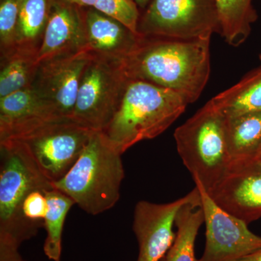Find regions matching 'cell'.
Returning <instances> with one entry per match:
<instances>
[{
    "instance_id": "5bb4252c",
    "label": "cell",
    "mask_w": 261,
    "mask_h": 261,
    "mask_svg": "<svg viewBox=\"0 0 261 261\" xmlns=\"http://www.w3.org/2000/svg\"><path fill=\"white\" fill-rule=\"evenodd\" d=\"M62 116L32 87L0 98V142L13 140Z\"/></svg>"
},
{
    "instance_id": "6da1fadb",
    "label": "cell",
    "mask_w": 261,
    "mask_h": 261,
    "mask_svg": "<svg viewBox=\"0 0 261 261\" xmlns=\"http://www.w3.org/2000/svg\"><path fill=\"white\" fill-rule=\"evenodd\" d=\"M211 39L142 36L121 60L122 68L128 80L171 89L192 104L200 97L210 77Z\"/></svg>"
},
{
    "instance_id": "52a82bcc",
    "label": "cell",
    "mask_w": 261,
    "mask_h": 261,
    "mask_svg": "<svg viewBox=\"0 0 261 261\" xmlns=\"http://www.w3.org/2000/svg\"><path fill=\"white\" fill-rule=\"evenodd\" d=\"M138 32L178 39L221 34L216 0H151L139 20Z\"/></svg>"
},
{
    "instance_id": "9c48e42d",
    "label": "cell",
    "mask_w": 261,
    "mask_h": 261,
    "mask_svg": "<svg viewBox=\"0 0 261 261\" xmlns=\"http://www.w3.org/2000/svg\"><path fill=\"white\" fill-rule=\"evenodd\" d=\"M204 212L206 243L199 261H233L261 249V237L248 224L218 205L204 187L195 182Z\"/></svg>"
},
{
    "instance_id": "7a4b0ae2",
    "label": "cell",
    "mask_w": 261,
    "mask_h": 261,
    "mask_svg": "<svg viewBox=\"0 0 261 261\" xmlns=\"http://www.w3.org/2000/svg\"><path fill=\"white\" fill-rule=\"evenodd\" d=\"M53 188L20 142H0V261L22 258L19 247L40 229L24 217V201L33 191Z\"/></svg>"
},
{
    "instance_id": "7402d4cb",
    "label": "cell",
    "mask_w": 261,
    "mask_h": 261,
    "mask_svg": "<svg viewBox=\"0 0 261 261\" xmlns=\"http://www.w3.org/2000/svg\"><path fill=\"white\" fill-rule=\"evenodd\" d=\"M45 195L48 210L44 220V227L47 231L44 252L49 260L61 261L65 221L75 203L68 196L55 188L46 191Z\"/></svg>"
},
{
    "instance_id": "5b68a950",
    "label": "cell",
    "mask_w": 261,
    "mask_h": 261,
    "mask_svg": "<svg viewBox=\"0 0 261 261\" xmlns=\"http://www.w3.org/2000/svg\"><path fill=\"white\" fill-rule=\"evenodd\" d=\"M180 157L194 181L210 191L229 168L226 116L209 100L174 132Z\"/></svg>"
},
{
    "instance_id": "484cf974",
    "label": "cell",
    "mask_w": 261,
    "mask_h": 261,
    "mask_svg": "<svg viewBox=\"0 0 261 261\" xmlns=\"http://www.w3.org/2000/svg\"><path fill=\"white\" fill-rule=\"evenodd\" d=\"M233 261H261V249L250 255Z\"/></svg>"
},
{
    "instance_id": "9a60e30c",
    "label": "cell",
    "mask_w": 261,
    "mask_h": 261,
    "mask_svg": "<svg viewBox=\"0 0 261 261\" xmlns=\"http://www.w3.org/2000/svg\"><path fill=\"white\" fill-rule=\"evenodd\" d=\"M83 10L87 49L94 56L121 61L133 50L139 39L126 25L94 8Z\"/></svg>"
},
{
    "instance_id": "4fadbf2b",
    "label": "cell",
    "mask_w": 261,
    "mask_h": 261,
    "mask_svg": "<svg viewBox=\"0 0 261 261\" xmlns=\"http://www.w3.org/2000/svg\"><path fill=\"white\" fill-rule=\"evenodd\" d=\"M85 49L82 8L65 0H51L47 25L36 56L37 64Z\"/></svg>"
},
{
    "instance_id": "ffe728a7",
    "label": "cell",
    "mask_w": 261,
    "mask_h": 261,
    "mask_svg": "<svg viewBox=\"0 0 261 261\" xmlns=\"http://www.w3.org/2000/svg\"><path fill=\"white\" fill-rule=\"evenodd\" d=\"M50 3L51 0H22L15 49L37 53L47 25Z\"/></svg>"
},
{
    "instance_id": "f1b7e54d",
    "label": "cell",
    "mask_w": 261,
    "mask_h": 261,
    "mask_svg": "<svg viewBox=\"0 0 261 261\" xmlns=\"http://www.w3.org/2000/svg\"><path fill=\"white\" fill-rule=\"evenodd\" d=\"M14 261H27V260H24L23 258H20V259H18V260H14Z\"/></svg>"
},
{
    "instance_id": "ac0fdd59",
    "label": "cell",
    "mask_w": 261,
    "mask_h": 261,
    "mask_svg": "<svg viewBox=\"0 0 261 261\" xmlns=\"http://www.w3.org/2000/svg\"><path fill=\"white\" fill-rule=\"evenodd\" d=\"M204 222L199 192L195 198L185 204L178 211L175 221L177 233L172 246L166 254V261H199L195 257V241Z\"/></svg>"
},
{
    "instance_id": "4316f807",
    "label": "cell",
    "mask_w": 261,
    "mask_h": 261,
    "mask_svg": "<svg viewBox=\"0 0 261 261\" xmlns=\"http://www.w3.org/2000/svg\"><path fill=\"white\" fill-rule=\"evenodd\" d=\"M134 1L135 2L136 4L138 5L139 8L145 9V8L148 6L151 0H134Z\"/></svg>"
},
{
    "instance_id": "cb8c5ba5",
    "label": "cell",
    "mask_w": 261,
    "mask_h": 261,
    "mask_svg": "<svg viewBox=\"0 0 261 261\" xmlns=\"http://www.w3.org/2000/svg\"><path fill=\"white\" fill-rule=\"evenodd\" d=\"M134 0H97L94 8L121 22L137 35L140 15ZM141 36V35H140Z\"/></svg>"
},
{
    "instance_id": "d4e9b609",
    "label": "cell",
    "mask_w": 261,
    "mask_h": 261,
    "mask_svg": "<svg viewBox=\"0 0 261 261\" xmlns=\"http://www.w3.org/2000/svg\"><path fill=\"white\" fill-rule=\"evenodd\" d=\"M48 203L45 192L35 190L31 192L23 205L25 219L39 228L44 226V220L47 214Z\"/></svg>"
},
{
    "instance_id": "7c38bea8",
    "label": "cell",
    "mask_w": 261,
    "mask_h": 261,
    "mask_svg": "<svg viewBox=\"0 0 261 261\" xmlns=\"http://www.w3.org/2000/svg\"><path fill=\"white\" fill-rule=\"evenodd\" d=\"M221 208L247 224L261 218V164L231 166L219 183L207 192Z\"/></svg>"
},
{
    "instance_id": "ba28073f",
    "label": "cell",
    "mask_w": 261,
    "mask_h": 261,
    "mask_svg": "<svg viewBox=\"0 0 261 261\" xmlns=\"http://www.w3.org/2000/svg\"><path fill=\"white\" fill-rule=\"evenodd\" d=\"M128 81L121 61L94 56L82 75L71 118L103 132L116 114Z\"/></svg>"
},
{
    "instance_id": "30bf717a",
    "label": "cell",
    "mask_w": 261,
    "mask_h": 261,
    "mask_svg": "<svg viewBox=\"0 0 261 261\" xmlns=\"http://www.w3.org/2000/svg\"><path fill=\"white\" fill-rule=\"evenodd\" d=\"M93 56L85 49L44 62L31 87L60 115L71 118L82 75Z\"/></svg>"
},
{
    "instance_id": "8fae6325",
    "label": "cell",
    "mask_w": 261,
    "mask_h": 261,
    "mask_svg": "<svg viewBox=\"0 0 261 261\" xmlns=\"http://www.w3.org/2000/svg\"><path fill=\"white\" fill-rule=\"evenodd\" d=\"M198 187L185 197L168 202L153 203L142 200L137 202L134 216L133 230L139 243L137 261H160L172 246L176 215L182 206L199 195Z\"/></svg>"
},
{
    "instance_id": "e0dca14e",
    "label": "cell",
    "mask_w": 261,
    "mask_h": 261,
    "mask_svg": "<svg viewBox=\"0 0 261 261\" xmlns=\"http://www.w3.org/2000/svg\"><path fill=\"white\" fill-rule=\"evenodd\" d=\"M260 61V65L238 83L211 99L225 116L261 111V55Z\"/></svg>"
},
{
    "instance_id": "3957f363",
    "label": "cell",
    "mask_w": 261,
    "mask_h": 261,
    "mask_svg": "<svg viewBox=\"0 0 261 261\" xmlns=\"http://www.w3.org/2000/svg\"><path fill=\"white\" fill-rule=\"evenodd\" d=\"M187 105L185 98L171 89L128 80L116 114L103 132L123 154L135 144L168 129Z\"/></svg>"
},
{
    "instance_id": "8992f818",
    "label": "cell",
    "mask_w": 261,
    "mask_h": 261,
    "mask_svg": "<svg viewBox=\"0 0 261 261\" xmlns=\"http://www.w3.org/2000/svg\"><path fill=\"white\" fill-rule=\"evenodd\" d=\"M93 132L70 117L62 116L8 140L20 142L42 174L53 183L73 167Z\"/></svg>"
},
{
    "instance_id": "83f0119b",
    "label": "cell",
    "mask_w": 261,
    "mask_h": 261,
    "mask_svg": "<svg viewBox=\"0 0 261 261\" xmlns=\"http://www.w3.org/2000/svg\"><path fill=\"white\" fill-rule=\"evenodd\" d=\"M257 162L260 163L261 164V152H260V155H259L258 159H257Z\"/></svg>"
},
{
    "instance_id": "277c9868",
    "label": "cell",
    "mask_w": 261,
    "mask_h": 261,
    "mask_svg": "<svg viewBox=\"0 0 261 261\" xmlns=\"http://www.w3.org/2000/svg\"><path fill=\"white\" fill-rule=\"evenodd\" d=\"M121 154L102 130H94L73 167L53 187L88 214L106 212L121 196L125 176Z\"/></svg>"
},
{
    "instance_id": "603a6c76",
    "label": "cell",
    "mask_w": 261,
    "mask_h": 261,
    "mask_svg": "<svg viewBox=\"0 0 261 261\" xmlns=\"http://www.w3.org/2000/svg\"><path fill=\"white\" fill-rule=\"evenodd\" d=\"M22 0H1L0 4V43L2 58L15 49V34Z\"/></svg>"
},
{
    "instance_id": "d6986e66",
    "label": "cell",
    "mask_w": 261,
    "mask_h": 261,
    "mask_svg": "<svg viewBox=\"0 0 261 261\" xmlns=\"http://www.w3.org/2000/svg\"><path fill=\"white\" fill-rule=\"evenodd\" d=\"M252 0H216L221 35L232 47H239L251 33L252 24L256 21V10Z\"/></svg>"
},
{
    "instance_id": "2e32d148",
    "label": "cell",
    "mask_w": 261,
    "mask_h": 261,
    "mask_svg": "<svg viewBox=\"0 0 261 261\" xmlns=\"http://www.w3.org/2000/svg\"><path fill=\"white\" fill-rule=\"evenodd\" d=\"M229 167L256 162L261 152V111L226 117Z\"/></svg>"
},
{
    "instance_id": "44dd1931",
    "label": "cell",
    "mask_w": 261,
    "mask_h": 261,
    "mask_svg": "<svg viewBox=\"0 0 261 261\" xmlns=\"http://www.w3.org/2000/svg\"><path fill=\"white\" fill-rule=\"evenodd\" d=\"M36 56V51L15 49L2 58L0 98L32 86L39 67Z\"/></svg>"
}]
</instances>
